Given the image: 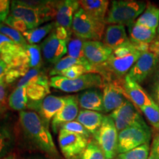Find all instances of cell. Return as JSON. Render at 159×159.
<instances>
[{"mask_svg": "<svg viewBox=\"0 0 159 159\" xmlns=\"http://www.w3.org/2000/svg\"><path fill=\"white\" fill-rule=\"evenodd\" d=\"M103 83L102 77L97 73H87L76 79H69L61 75L52 77L49 79L50 87L68 93L102 88Z\"/></svg>", "mask_w": 159, "mask_h": 159, "instance_id": "5", "label": "cell"}, {"mask_svg": "<svg viewBox=\"0 0 159 159\" xmlns=\"http://www.w3.org/2000/svg\"><path fill=\"white\" fill-rule=\"evenodd\" d=\"M112 159H114V158H112Z\"/></svg>", "mask_w": 159, "mask_h": 159, "instance_id": "54", "label": "cell"}, {"mask_svg": "<svg viewBox=\"0 0 159 159\" xmlns=\"http://www.w3.org/2000/svg\"><path fill=\"white\" fill-rule=\"evenodd\" d=\"M105 25L89 16L80 7L73 18L71 30L75 37L84 41H100L104 35Z\"/></svg>", "mask_w": 159, "mask_h": 159, "instance_id": "3", "label": "cell"}, {"mask_svg": "<svg viewBox=\"0 0 159 159\" xmlns=\"http://www.w3.org/2000/svg\"><path fill=\"white\" fill-rule=\"evenodd\" d=\"M66 97L64 107L55 115L51 122L52 129L54 134L60 129L61 125L70 122L77 119L79 114V104L77 96H67Z\"/></svg>", "mask_w": 159, "mask_h": 159, "instance_id": "15", "label": "cell"}, {"mask_svg": "<svg viewBox=\"0 0 159 159\" xmlns=\"http://www.w3.org/2000/svg\"><path fill=\"white\" fill-rule=\"evenodd\" d=\"M7 69V64L0 58V84L5 83V75Z\"/></svg>", "mask_w": 159, "mask_h": 159, "instance_id": "46", "label": "cell"}, {"mask_svg": "<svg viewBox=\"0 0 159 159\" xmlns=\"http://www.w3.org/2000/svg\"><path fill=\"white\" fill-rule=\"evenodd\" d=\"M4 23H5V25L9 26V27H12V28L16 30L17 31H19L21 33L29 30L28 27L26 25L25 21H23L21 19L11 16L10 15L7 16V19H5Z\"/></svg>", "mask_w": 159, "mask_h": 159, "instance_id": "41", "label": "cell"}, {"mask_svg": "<svg viewBox=\"0 0 159 159\" xmlns=\"http://www.w3.org/2000/svg\"><path fill=\"white\" fill-rule=\"evenodd\" d=\"M151 131L148 125H137L129 127L119 133L117 152L122 154L141 145L149 144Z\"/></svg>", "mask_w": 159, "mask_h": 159, "instance_id": "6", "label": "cell"}, {"mask_svg": "<svg viewBox=\"0 0 159 159\" xmlns=\"http://www.w3.org/2000/svg\"><path fill=\"white\" fill-rule=\"evenodd\" d=\"M147 5V2L136 0L112 1L105 18V24L130 27L144 12Z\"/></svg>", "mask_w": 159, "mask_h": 159, "instance_id": "2", "label": "cell"}, {"mask_svg": "<svg viewBox=\"0 0 159 159\" xmlns=\"http://www.w3.org/2000/svg\"><path fill=\"white\" fill-rule=\"evenodd\" d=\"M27 102L26 87L16 88L8 97L9 107L14 111H24L27 108Z\"/></svg>", "mask_w": 159, "mask_h": 159, "instance_id": "28", "label": "cell"}, {"mask_svg": "<svg viewBox=\"0 0 159 159\" xmlns=\"http://www.w3.org/2000/svg\"><path fill=\"white\" fill-rule=\"evenodd\" d=\"M123 80L124 79L104 80L102 98L105 113H112L129 99L123 88Z\"/></svg>", "mask_w": 159, "mask_h": 159, "instance_id": "9", "label": "cell"}, {"mask_svg": "<svg viewBox=\"0 0 159 159\" xmlns=\"http://www.w3.org/2000/svg\"><path fill=\"white\" fill-rule=\"evenodd\" d=\"M151 148H152L156 151V152L159 157V132L153 131V139Z\"/></svg>", "mask_w": 159, "mask_h": 159, "instance_id": "44", "label": "cell"}, {"mask_svg": "<svg viewBox=\"0 0 159 159\" xmlns=\"http://www.w3.org/2000/svg\"><path fill=\"white\" fill-rule=\"evenodd\" d=\"M60 129L69 131V132L75 133V134L82 135V136H85L87 139L90 138L91 135L82 125L80 124L77 121H72V122L65 123V124L61 125Z\"/></svg>", "mask_w": 159, "mask_h": 159, "instance_id": "37", "label": "cell"}, {"mask_svg": "<svg viewBox=\"0 0 159 159\" xmlns=\"http://www.w3.org/2000/svg\"><path fill=\"white\" fill-rule=\"evenodd\" d=\"M110 116L114 120L119 133L129 127L146 124L138 109L129 99H126L124 104L111 113Z\"/></svg>", "mask_w": 159, "mask_h": 159, "instance_id": "10", "label": "cell"}, {"mask_svg": "<svg viewBox=\"0 0 159 159\" xmlns=\"http://www.w3.org/2000/svg\"><path fill=\"white\" fill-rule=\"evenodd\" d=\"M5 107L4 105H0V115L2 114L5 111Z\"/></svg>", "mask_w": 159, "mask_h": 159, "instance_id": "50", "label": "cell"}, {"mask_svg": "<svg viewBox=\"0 0 159 159\" xmlns=\"http://www.w3.org/2000/svg\"><path fill=\"white\" fill-rule=\"evenodd\" d=\"M80 7L93 19L105 23L110 2L108 0H81Z\"/></svg>", "mask_w": 159, "mask_h": 159, "instance_id": "20", "label": "cell"}, {"mask_svg": "<svg viewBox=\"0 0 159 159\" xmlns=\"http://www.w3.org/2000/svg\"><path fill=\"white\" fill-rule=\"evenodd\" d=\"M79 8V1H75V0L57 1L55 21L56 27H63L68 30H71L73 18Z\"/></svg>", "mask_w": 159, "mask_h": 159, "instance_id": "16", "label": "cell"}, {"mask_svg": "<svg viewBox=\"0 0 159 159\" xmlns=\"http://www.w3.org/2000/svg\"><path fill=\"white\" fill-rule=\"evenodd\" d=\"M88 144L89 139L82 135L59 130V148L66 159H80Z\"/></svg>", "mask_w": 159, "mask_h": 159, "instance_id": "8", "label": "cell"}, {"mask_svg": "<svg viewBox=\"0 0 159 159\" xmlns=\"http://www.w3.org/2000/svg\"><path fill=\"white\" fill-rule=\"evenodd\" d=\"M7 96V84L5 83L0 84V105H3Z\"/></svg>", "mask_w": 159, "mask_h": 159, "instance_id": "47", "label": "cell"}, {"mask_svg": "<svg viewBox=\"0 0 159 159\" xmlns=\"http://www.w3.org/2000/svg\"><path fill=\"white\" fill-rule=\"evenodd\" d=\"M0 33L6 35L9 39H11L12 41H14L16 43L23 47L28 44L22 33L9 27V26L5 25V24L0 25Z\"/></svg>", "mask_w": 159, "mask_h": 159, "instance_id": "34", "label": "cell"}, {"mask_svg": "<svg viewBox=\"0 0 159 159\" xmlns=\"http://www.w3.org/2000/svg\"><path fill=\"white\" fill-rule=\"evenodd\" d=\"M79 106L83 110L104 112L102 93L98 89H90L77 95Z\"/></svg>", "mask_w": 159, "mask_h": 159, "instance_id": "18", "label": "cell"}, {"mask_svg": "<svg viewBox=\"0 0 159 159\" xmlns=\"http://www.w3.org/2000/svg\"><path fill=\"white\" fill-rule=\"evenodd\" d=\"M57 3V1L54 6L49 8L39 10L21 5L18 1H12L9 15L22 20L27 25L29 30H33L55 17Z\"/></svg>", "mask_w": 159, "mask_h": 159, "instance_id": "4", "label": "cell"}, {"mask_svg": "<svg viewBox=\"0 0 159 159\" xmlns=\"http://www.w3.org/2000/svg\"><path fill=\"white\" fill-rule=\"evenodd\" d=\"M83 52L85 59L95 68L108 61L112 54L113 49L101 41H85Z\"/></svg>", "mask_w": 159, "mask_h": 159, "instance_id": "13", "label": "cell"}, {"mask_svg": "<svg viewBox=\"0 0 159 159\" xmlns=\"http://www.w3.org/2000/svg\"><path fill=\"white\" fill-rule=\"evenodd\" d=\"M123 88L130 102L141 110L143 107L150 105L154 99L149 95L139 83L134 80L128 75L123 80Z\"/></svg>", "mask_w": 159, "mask_h": 159, "instance_id": "14", "label": "cell"}, {"mask_svg": "<svg viewBox=\"0 0 159 159\" xmlns=\"http://www.w3.org/2000/svg\"><path fill=\"white\" fill-rule=\"evenodd\" d=\"M85 41L77 37H71L68 43H67V53L69 56L73 58L80 60V61H87L84 56L83 46Z\"/></svg>", "mask_w": 159, "mask_h": 159, "instance_id": "30", "label": "cell"}, {"mask_svg": "<svg viewBox=\"0 0 159 159\" xmlns=\"http://www.w3.org/2000/svg\"><path fill=\"white\" fill-rule=\"evenodd\" d=\"M87 73H93L91 69L87 68L83 65H75L70 68L63 71L61 76H63L69 79H76Z\"/></svg>", "mask_w": 159, "mask_h": 159, "instance_id": "36", "label": "cell"}, {"mask_svg": "<svg viewBox=\"0 0 159 159\" xmlns=\"http://www.w3.org/2000/svg\"><path fill=\"white\" fill-rule=\"evenodd\" d=\"M25 48L27 54L28 66L30 69H40L42 65V52L41 46L37 44H27Z\"/></svg>", "mask_w": 159, "mask_h": 159, "instance_id": "29", "label": "cell"}, {"mask_svg": "<svg viewBox=\"0 0 159 159\" xmlns=\"http://www.w3.org/2000/svg\"><path fill=\"white\" fill-rule=\"evenodd\" d=\"M118 134L119 132L113 119L110 116H105L100 128L94 136L106 159L114 158L118 153Z\"/></svg>", "mask_w": 159, "mask_h": 159, "instance_id": "7", "label": "cell"}, {"mask_svg": "<svg viewBox=\"0 0 159 159\" xmlns=\"http://www.w3.org/2000/svg\"><path fill=\"white\" fill-rule=\"evenodd\" d=\"M65 104L66 97L49 95L41 102L38 112L41 119L49 125L50 121L64 107Z\"/></svg>", "mask_w": 159, "mask_h": 159, "instance_id": "17", "label": "cell"}, {"mask_svg": "<svg viewBox=\"0 0 159 159\" xmlns=\"http://www.w3.org/2000/svg\"><path fill=\"white\" fill-rule=\"evenodd\" d=\"M150 77V87L155 99L154 101L159 105V63Z\"/></svg>", "mask_w": 159, "mask_h": 159, "instance_id": "39", "label": "cell"}, {"mask_svg": "<svg viewBox=\"0 0 159 159\" xmlns=\"http://www.w3.org/2000/svg\"><path fill=\"white\" fill-rule=\"evenodd\" d=\"M116 159H122V158H119V157H118V156H117V158H116Z\"/></svg>", "mask_w": 159, "mask_h": 159, "instance_id": "53", "label": "cell"}, {"mask_svg": "<svg viewBox=\"0 0 159 159\" xmlns=\"http://www.w3.org/2000/svg\"><path fill=\"white\" fill-rule=\"evenodd\" d=\"M158 63L159 60L154 53L149 50L143 52L128 75L141 84L150 77Z\"/></svg>", "mask_w": 159, "mask_h": 159, "instance_id": "11", "label": "cell"}, {"mask_svg": "<svg viewBox=\"0 0 159 159\" xmlns=\"http://www.w3.org/2000/svg\"><path fill=\"white\" fill-rule=\"evenodd\" d=\"M80 159H106L102 149L95 140H90Z\"/></svg>", "mask_w": 159, "mask_h": 159, "instance_id": "35", "label": "cell"}, {"mask_svg": "<svg viewBox=\"0 0 159 159\" xmlns=\"http://www.w3.org/2000/svg\"><path fill=\"white\" fill-rule=\"evenodd\" d=\"M13 136L7 126L0 124V158L9 154L13 145Z\"/></svg>", "mask_w": 159, "mask_h": 159, "instance_id": "32", "label": "cell"}, {"mask_svg": "<svg viewBox=\"0 0 159 159\" xmlns=\"http://www.w3.org/2000/svg\"><path fill=\"white\" fill-rule=\"evenodd\" d=\"M150 152V145L149 144H145L125 153L119 154L118 157L122 159H148Z\"/></svg>", "mask_w": 159, "mask_h": 159, "instance_id": "33", "label": "cell"}, {"mask_svg": "<svg viewBox=\"0 0 159 159\" xmlns=\"http://www.w3.org/2000/svg\"><path fill=\"white\" fill-rule=\"evenodd\" d=\"M2 22H4V20L2 19L1 17H0V25H1V24H2Z\"/></svg>", "mask_w": 159, "mask_h": 159, "instance_id": "52", "label": "cell"}, {"mask_svg": "<svg viewBox=\"0 0 159 159\" xmlns=\"http://www.w3.org/2000/svg\"><path fill=\"white\" fill-rule=\"evenodd\" d=\"M156 40H159V25L158 27V29H157V35H156Z\"/></svg>", "mask_w": 159, "mask_h": 159, "instance_id": "51", "label": "cell"}, {"mask_svg": "<svg viewBox=\"0 0 159 159\" xmlns=\"http://www.w3.org/2000/svg\"><path fill=\"white\" fill-rule=\"evenodd\" d=\"M51 159H53V158H51Z\"/></svg>", "mask_w": 159, "mask_h": 159, "instance_id": "55", "label": "cell"}, {"mask_svg": "<svg viewBox=\"0 0 159 159\" xmlns=\"http://www.w3.org/2000/svg\"><path fill=\"white\" fill-rule=\"evenodd\" d=\"M129 28L130 40L137 45H150L156 39L157 30L134 23Z\"/></svg>", "mask_w": 159, "mask_h": 159, "instance_id": "22", "label": "cell"}, {"mask_svg": "<svg viewBox=\"0 0 159 159\" xmlns=\"http://www.w3.org/2000/svg\"><path fill=\"white\" fill-rule=\"evenodd\" d=\"M24 49L23 47L16 43L6 35L0 33V58L6 64L9 63Z\"/></svg>", "mask_w": 159, "mask_h": 159, "instance_id": "24", "label": "cell"}, {"mask_svg": "<svg viewBox=\"0 0 159 159\" xmlns=\"http://www.w3.org/2000/svg\"><path fill=\"white\" fill-rule=\"evenodd\" d=\"M19 122L25 134L33 144L49 156H58L49 125L37 113L29 111H20Z\"/></svg>", "mask_w": 159, "mask_h": 159, "instance_id": "1", "label": "cell"}, {"mask_svg": "<svg viewBox=\"0 0 159 159\" xmlns=\"http://www.w3.org/2000/svg\"><path fill=\"white\" fill-rule=\"evenodd\" d=\"M148 159H159L158 156L152 148H150V152Z\"/></svg>", "mask_w": 159, "mask_h": 159, "instance_id": "48", "label": "cell"}, {"mask_svg": "<svg viewBox=\"0 0 159 159\" xmlns=\"http://www.w3.org/2000/svg\"><path fill=\"white\" fill-rule=\"evenodd\" d=\"M149 51L154 53L159 60V40H155L149 46Z\"/></svg>", "mask_w": 159, "mask_h": 159, "instance_id": "45", "label": "cell"}, {"mask_svg": "<svg viewBox=\"0 0 159 159\" xmlns=\"http://www.w3.org/2000/svg\"><path fill=\"white\" fill-rule=\"evenodd\" d=\"M75 65L85 66L87 68L91 69L92 70L93 73H96V69H95L94 66H93L92 65L90 64L88 62V61H80V60L73 58V57L68 55V56L63 57L62 59L60 60L56 64H55L53 69L49 72V75L52 77L58 76V75H61L63 71H64L65 70H66V69H69L70 67L73 66Z\"/></svg>", "mask_w": 159, "mask_h": 159, "instance_id": "26", "label": "cell"}, {"mask_svg": "<svg viewBox=\"0 0 159 159\" xmlns=\"http://www.w3.org/2000/svg\"><path fill=\"white\" fill-rule=\"evenodd\" d=\"M10 5L11 2L7 0H0V17L5 21L10 14Z\"/></svg>", "mask_w": 159, "mask_h": 159, "instance_id": "43", "label": "cell"}, {"mask_svg": "<svg viewBox=\"0 0 159 159\" xmlns=\"http://www.w3.org/2000/svg\"><path fill=\"white\" fill-rule=\"evenodd\" d=\"M50 94V85H45L39 83H32L26 86V94L27 99V108L31 110H39L40 104L43 99Z\"/></svg>", "mask_w": 159, "mask_h": 159, "instance_id": "21", "label": "cell"}, {"mask_svg": "<svg viewBox=\"0 0 159 159\" xmlns=\"http://www.w3.org/2000/svg\"><path fill=\"white\" fill-rule=\"evenodd\" d=\"M141 111L153 128V131L159 132V105L152 101L150 105L143 107Z\"/></svg>", "mask_w": 159, "mask_h": 159, "instance_id": "31", "label": "cell"}, {"mask_svg": "<svg viewBox=\"0 0 159 159\" xmlns=\"http://www.w3.org/2000/svg\"><path fill=\"white\" fill-rule=\"evenodd\" d=\"M104 116L102 113L97 111L81 110L79 111L76 121L94 136L100 128Z\"/></svg>", "mask_w": 159, "mask_h": 159, "instance_id": "23", "label": "cell"}, {"mask_svg": "<svg viewBox=\"0 0 159 159\" xmlns=\"http://www.w3.org/2000/svg\"><path fill=\"white\" fill-rule=\"evenodd\" d=\"M30 69L22 68H7L6 69L5 75V83L6 84H11L14 83L18 79H21L25 76L26 73Z\"/></svg>", "mask_w": 159, "mask_h": 159, "instance_id": "38", "label": "cell"}, {"mask_svg": "<svg viewBox=\"0 0 159 159\" xmlns=\"http://www.w3.org/2000/svg\"><path fill=\"white\" fill-rule=\"evenodd\" d=\"M56 27L55 21L47 23L41 27H36L33 30L25 32L22 34L27 42L29 44H36L41 42L48 34H50L51 31Z\"/></svg>", "mask_w": 159, "mask_h": 159, "instance_id": "27", "label": "cell"}, {"mask_svg": "<svg viewBox=\"0 0 159 159\" xmlns=\"http://www.w3.org/2000/svg\"><path fill=\"white\" fill-rule=\"evenodd\" d=\"M67 43L68 41L59 39L52 32L41 44L43 58L47 63L56 64L67 53Z\"/></svg>", "mask_w": 159, "mask_h": 159, "instance_id": "12", "label": "cell"}, {"mask_svg": "<svg viewBox=\"0 0 159 159\" xmlns=\"http://www.w3.org/2000/svg\"><path fill=\"white\" fill-rule=\"evenodd\" d=\"M53 32L59 39L64 40L69 42L71 35V30H68L63 27H55Z\"/></svg>", "mask_w": 159, "mask_h": 159, "instance_id": "42", "label": "cell"}, {"mask_svg": "<svg viewBox=\"0 0 159 159\" xmlns=\"http://www.w3.org/2000/svg\"><path fill=\"white\" fill-rule=\"evenodd\" d=\"M135 23L148 28L156 30L159 25V7L154 4L148 2L146 8Z\"/></svg>", "mask_w": 159, "mask_h": 159, "instance_id": "25", "label": "cell"}, {"mask_svg": "<svg viewBox=\"0 0 159 159\" xmlns=\"http://www.w3.org/2000/svg\"><path fill=\"white\" fill-rule=\"evenodd\" d=\"M128 40L125 26L108 25L105 27L102 43L113 50L122 45Z\"/></svg>", "mask_w": 159, "mask_h": 159, "instance_id": "19", "label": "cell"}, {"mask_svg": "<svg viewBox=\"0 0 159 159\" xmlns=\"http://www.w3.org/2000/svg\"><path fill=\"white\" fill-rule=\"evenodd\" d=\"M0 159H16V156L15 153H9Z\"/></svg>", "mask_w": 159, "mask_h": 159, "instance_id": "49", "label": "cell"}, {"mask_svg": "<svg viewBox=\"0 0 159 159\" xmlns=\"http://www.w3.org/2000/svg\"><path fill=\"white\" fill-rule=\"evenodd\" d=\"M42 73L40 69H30L26 73L25 76L19 79V82L17 83L16 88H21V87H26L33 82V80L35 77Z\"/></svg>", "mask_w": 159, "mask_h": 159, "instance_id": "40", "label": "cell"}]
</instances>
